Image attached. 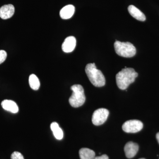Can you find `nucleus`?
Instances as JSON below:
<instances>
[{
	"instance_id": "19",
	"label": "nucleus",
	"mask_w": 159,
	"mask_h": 159,
	"mask_svg": "<svg viewBox=\"0 0 159 159\" xmlns=\"http://www.w3.org/2000/svg\"><path fill=\"white\" fill-rule=\"evenodd\" d=\"M156 138L159 144V132L157 134Z\"/></svg>"
},
{
	"instance_id": "5",
	"label": "nucleus",
	"mask_w": 159,
	"mask_h": 159,
	"mask_svg": "<svg viewBox=\"0 0 159 159\" xmlns=\"http://www.w3.org/2000/svg\"><path fill=\"white\" fill-rule=\"evenodd\" d=\"M143 127V123L138 120H130L123 123V130L128 133H136L140 131Z\"/></svg>"
},
{
	"instance_id": "8",
	"label": "nucleus",
	"mask_w": 159,
	"mask_h": 159,
	"mask_svg": "<svg viewBox=\"0 0 159 159\" xmlns=\"http://www.w3.org/2000/svg\"><path fill=\"white\" fill-rule=\"evenodd\" d=\"M76 46V38L74 36H69L63 43L62 50L65 53H70L74 51Z\"/></svg>"
},
{
	"instance_id": "20",
	"label": "nucleus",
	"mask_w": 159,
	"mask_h": 159,
	"mask_svg": "<svg viewBox=\"0 0 159 159\" xmlns=\"http://www.w3.org/2000/svg\"><path fill=\"white\" fill-rule=\"evenodd\" d=\"M145 159V158H140V159Z\"/></svg>"
},
{
	"instance_id": "4",
	"label": "nucleus",
	"mask_w": 159,
	"mask_h": 159,
	"mask_svg": "<svg viewBox=\"0 0 159 159\" xmlns=\"http://www.w3.org/2000/svg\"><path fill=\"white\" fill-rule=\"evenodd\" d=\"M114 48L116 54L121 57H131L136 53L135 47L129 42H121L116 41L114 43Z\"/></svg>"
},
{
	"instance_id": "10",
	"label": "nucleus",
	"mask_w": 159,
	"mask_h": 159,
	"mask_svg": "<svg viewBox=\"0 0 159 159\" xmlns=\"http://www.w3.org/2000/svg\"><path fill=\"white\" fill-rule=\"evenodd\" d=\"M1 105L5 110L12 113H16L18 112V107L16 103L12 100L5 99L2 101Z\"/></svg>"
},
{
	"instance_id": "6",
	"label": "nucleus",
	"mask_w": 159,
	"mask_h": 159,
	"mask_svg": "<svg viewBox=\"0 0 159 159\" xmlns=\"http://www.w3.org/2000/svg\"><path fill=\"white\" fill-rule=\"evenodd\" d=\"M109 114L108 110L105 108H99L95 111L92 116V122L94 125H99L106 121Z\"/></svg>"
},
{
	"instance_id": "3",
	"label": "nucleus",
	"mask_w": 159,
	"mask_h": 159,
	"mask_svg": "<svg viewBox=\"0 0 159 159\" xmlns=\"http://www.w3.org/2000/svg\"><path fill=\"white\" fill-rule=\"evenodd\" d=\"M73 91L72 96L69 99V102L73 107H80L83 105L85 101L84 89L80 84H74L71 87Z\"/></svg>"
},
{
	"instance_id": "16",
	"label": "nucleus",
	"mask_w": 159,
	"mask_h": 159,
	"mask_svg": "<svg viewBox=\"0 0 159 159\" xmlns=\"http://www.w3.org/2000/svg\"><path fill=\"white\" fill-rule=\"evenodd\" d=\"M11 159H25L21 153L18 152H14L11 156Z\"/></svg>"
},
{
	"instance_id": "9",
	"label": "nucleus",
	"mask_w": 159,
	"mask_h": 159,
	"mask_svg": "<svg viewBox=\"0 0 159 159\" xmlns=\"http://www.w3.org/2000/svg\"><path fill=\"white\" fill-rule=\"evenodd\" d=\"M15 8L11 4L5 5L0 8V17L3 20L8 19L13 16Z\"/></svg>"
},
{
	"instance_id": "12",
	"label": "nucleus",
	"mask_w": 159,
	"mask_h": 159,
	"mask_svg": "<svg viewBox=\"0 0 159 159\" xmlns=\"http://www.w3.org/2000/svg\"><path fill=\"white\" fill-rule=\"evenodd\" d=\"M75 12V7L72 5H69L64 7L60 11V16L63 19L70 18Z\"/></svg>"
},
{
	"instance_id": "14",
	"label": "nucleus",
	"mask_w": 159,
	"mask_h": 159,
	"mask_svg": "<svg viewBox=\"0 0 159 159\" xmlns=\"http://www.w3.org/2000/svg\"><path fill=\"white\" fill-rule=\"evenodd\" d=\"M80 159H94L95 153L94 151L88 148H82L79 151Z\"/></svg>"
},
{
	"instance_id": "17",
	"label": "nucleus",
	"mask_w": 159,
	"mask_h": 159,
	"mask_svg": "<svg viewBox=\"0 0 159 159\" xmlns=\"http://www.w3.org/2000/svg\"><path fill=\"white\" fill-rule=\"evenodd\" d=\"M7 53L6 51L0 50V64L5 61L7 57Z\"/></svg>"
},
{
	"instance_id": "11",
	"label": "nucleus",
	"mask_w": 159,
	"mask_h": 159,
	"mask_svg": "<svg viewBox=\"0 0 159 159\" xmlns=\"http://www.w3.org/2000/svg\"><path fill=\"white\" fill-rule=\"evenodd\" d=\"M129 12L131 16L138 20L144 21L146 20L145 15L135 6L130 5L128 8Z\"/></svg>"
},
{
	"instance_id": "15",
	"label": "nucleus",
	"mask_w": 159,
	"mask_h": 159,
	"mask_svg": "<svg viewBox=\"0 0 159 159\" xmlns=\"http://www.w3.org/2000/svg\"><path fill=\"white\" fill-rule=\"evenodd\" d=\"M29 83L30 87L34 90H38L40 87L39 79L36 75L31 74L29 77Z\"/></svg>"
},
{
	"instance_id": "7",
	"label": "nucleus",
	"mask_w": 159,
	"mask_h": 159,
	"mask_svg": "<svg viewBox=\"0 0 159 159\" xmlns=\"http://www.w3.org/2000/svg\"><path fill=\"white\" fill-rule=\"evenodd\" d=\"M139 149L138 144L132 142H127L124 147L125 156L128 158H132L136 155Z\"/></svg>"
},
{
	"instance_id": "2",
	"label": "nucleus",
	"mask_w": 159,
	"mask_h": 159,
	"mask_svg": "<svg viewBox=\"0 0 159 159\" xmlns=\"http://www.w3.org/2000/svg\"><path fill=\"white\" fill-rule=\"evenodd\" d=\"M85 70L89 80L93 85L97 87H101L105 85V77L102 72L97 68L94 63L87 65Z\"/></svg>"
},
{
	"instance_id": "1",
	"label": "nucleus",
	"mask_w": 159,
	"mask_h": 159,
	"mask_svg": "<svg viewBox=\"0 0 159 159\" xmlns=\"http://www.w3.org/2000/svg\"><path fill=\"white\" fill-rule=\"evenodd\" d=\"M138 76V73L134 69H123L116 75L117 85L120 89H126L131 84L134 82Z\"/></svg>"
},
{
	"instance_id": "18",
	"label": "nucleus",
	"mask_w": 159,
	"mask_h": 159,
	"mask_svg": "<svg viewBox=\"0 0 159 159\" xmlns=\"http://www.w3.org/2000/svg\"><path fill=\"white\" fill-rule=\"evenodd\" d=\"M94 159H109V157L107 155L104 154L101 156L95 157Z\"/></svg>"
},
{
	"instance_id": "13",
	"label": "nucleus",
	"mask_w": 159,
	"mask_h": 159,
	"mask_svg": "<svg viewBox=\"0 0 159 159\" xmlns=\"http://www.w3.org/2000/svg\"><path fill=\"white\" fill-rule=\"evenodd\" d=\"M51 129L53 132L54 137L57 140H61L63 138V132L59 127L58 123L56 122H53L51 125Z\"/></svg>"
}]
</instances>
